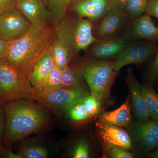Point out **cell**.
<instances>
[{
	"label": "cell",
	"instance_id": "obj_37",
	"mask_svg": "<svg viewBox=\"0 0 158 158\" xmlns=\"http://www.w3.org/2000/svg\"><path fill=\"white\" fill-rule=\"evenodd\" d=\"M3 128V121L2 111L0 110V144H1V138H2V133Z\"/></svg>",
	"mask_w": 158,
	"mask_h": 158
},
{
	"label": "cell",
	"instance_id": "obj_34",
	"mask_svg": "<svg viewBox=\"0 0 158 158\" xmlns=\"http://www.w3.org/2000/svg\"><path fill=\"white\" fill-rule=\"evenodd\" d=\"M0 155L4 158H19L18 155L15 154L9 150H0Z\"/></svg>",
	"mask_w": 158,
	"mask_h": 158
},
{
	"label": "cell",
	"instance_id": "obj_9",
	"mask_svg": "<svg viewBox=\"0 0 158 158\" xmlns=\"http://www.w3.org/2000/svg\"><path fill=\"white\" fill-rule=\"evenodd\" d=\"M122 38L129 42L158 40V27L151 16L144 14L130 19L122 33Z\"/></svg>",
	"mask_w": 158,
	"mask_h": 158
},
{
	"label": "cell",
	"instance_id": "obj_15",
	"mask_svg": "<svg viewBox=\"0 0 158 158\" xmlns=\"http://www.w3.org/2000/svg\"><path fill=\"white\" fill-rule=\"evenodd\" d=\"M129 43L121 37L98 40L88 48V58L97 60L114 58L122 52Z\"/></svg>",
	"mask_w": 158,
	"mask_h": 158
},
{
	"label": "cell",
	"instance_id": "obj_12",
	"mask_svg": "<svg viewBox=\"0 0 158 158\" xmlns=\"http://www.w3.org/2000/svg\"><path fill=\"white\" fill-rule=\"evenodd\" d=\"M114 7V0H73L69 9L79 17L88 19L94 24L99 22Z\"/></svg>",
	"mask_w": 158,
	"mask_h": 158
},
{
	"label": "cell",
	"instance_id": "obj_32",
	"mask_svg": "<svg viewBox=\"0 0 158 158\" xmlns=\"http://www.w3.org/2000/svg\"><path fill=\"white\" fill-rule=\"evenodd\" d=\"M145 13L158 19V0H149Z\"/></svg>",
	"mask_w": 158,
	"mask_h": 158
},
{
	"label": "cell",
	"instance_id": "obj_16",
	"mask_svg": "<svg viewBox=\"0 0 158 158\" xmlns=\"http://www.w3.org/2000/svg\"><path fill=\"white\" fill-rule=\"evenodd\" d=\"M125 81L129 88L131 107L135 118L139 121L150 118L141 92V84L134 75L131 68L127 71Z\"/></svg>",
	"mask_w": 158,
	"mask_h": 158
},
{
	"label": "cell",
	"instance_id": "obj_4",
	"mask_svg": "<svg viewBox=\"0 0 158 158\" xmlns=\"http://www.w3.org/2000/svg\"><path fill=\"white\" fill-rule=\"evenodd\" d=\"M94 27L90 20L75 14L66 15L57 26L56 31L65 41L73 59L77 58L81 51L87 50L98 40L94 35Z\"/></svg>",
	"mask_w": 158,
	"mask_h": 158
},
{
	"label": "cell",
	"instance_id": "obj_22",
	"mask_svg": "<svg viewBox=\"0 0 158 158\" xmlns=\"http://www.w3.org/2000/svg\"><path fill=\"white\" fill-rule=\"evenodd\" d=\"M141 92L150 118L158 120V94L150 84L141 85Z\"/></svg>",
	"mask_w": 158,
	"mask_h": 158
},
{
	"label": "cell",
	"instance_id": "obj_2",
	"mask_svg": "<svg viewBox=\"0 0 158 158\" xmlns=\"http://www.w3.org/2000/svg\"><path fill=\"white\" fill-rule=\"evenodd\" d=\"M5 104L6 123L4 139L9 144L38 131L46 123L42 110L31 101L17 100Z\"/></svg>",
	"mask_w": 158,
	"mask_h": 158
},
{
	"label": "cell",
	"instance_id": "obj_7",
	"mask_svg": "<svg viewBox=\"0 0 158 158\" xmlns=\"http://www.w3.org/2000/svg\"><path fill=\"white\" fill-rule=\"evenodd\" d=\"M158 48L156 41L129 42L122 52L114 58V70L119 72L126 65L144 64L155 56Z\"/></svg>",
	"mask_w": 158,
	"mask_h": 158
},
{
	"label": "cell",
	"instance_id": "obj_10",
	"mask_svg": "<svg viewBox=\"0 0 158 158\" xmlns=\"http://www.w3.org/2000/svg\"><path fill=\"white\" fill-rule=\"evenodd\" d=\"M129 19L126 13L114 7L94 25V35L98 40L119 38Z\"/></svg>",
	"mask_w": 158,
	"mask_h": 158
},
{
	"label": "cell",
	"instance_id": "obj_24",
	"mask_svg": "<svg viewBox=\"0 0 158 158\" xmlns=\"http://www.w3.org/2000/svg\"><path fill=\"white\" fill-rule=\"evenodd\" d=\"M66 111L69 117L73 122L81 123L91 118L85 110L82 98L71 106Z\"/></svg>",
	"mask_w": 158,
	"mask_h": 158
},
{
	"label": "cell",
	"instance_id": "obj_11",
	"mask_svg": "<svg viewBox=\"0 0 158 158\" xmlns=\"http://www.w3.org/2000/svg\"><path fill=\"white\" fill-rule=\"evenodd\" d=\"M31 26L22 13L14 8L0 16V37L8 42L24 35Z\"/></svg>",
	"mask_w": 158,
	"mask_h": 158
},
{
	"label": "cell",
	"instance_id": "obj_29",
	"mask_svg": "<svg viewBox=\"0 0 158 158\" xmlns=\"http://www.w3.org/2000/svg\"><path fill=\"white\" fill-rule=\"evenodd\" d=\"M72 157L88 158L90 156L89 144L85 139H81L74 144L71 152Z\"/></svg>",
	"mask_w": 158,
	"mask_h": 158
},
{
	"label": "cell",
	"instance_id": "obj_30",
	"mask_svg": "<svg viewBox=\"0 0 158 158\" xmlns=\"http://www.w3.org/2000/svg\"><path fill=\"white\" fill-rule=\"evenodd\" d=\"M145 76L150 82L158 80V48L156 53L145 71Z\"/></svg>",
	"mask_w": 158,
	"mask_h": 158
},
{
	"label": "cell",
	"instance_id": "obj_19",
	"mask_svg": "<svg viewBox=\"0 0 158 158\" xmlns=\"http://www.w3.org/2000/svg\"><path fill=\"white\" fill-rule=\"evenodd\" d=\"M55 65L53 57L49 48L36 63L29 77L34 89H36L42 83Z\"/></svg>",
	"mask_w": 158,
	"mask_h": 158
},
{
	"label": "cell",
	"instance_id": "obj_1",
	"mask_svg": "<svg viewBox=\"0 0 158 158\" xmlns=\"http://www.w3.org/2000/svg\"><path fill=\"white\" fill-rule=\"evenodd\" d=\"M54 34L48 24L31 26L23 37L9 42L4 60L29 78L36 63L49 49Z\"/></svg>",
	"mask_w": 158,
	"mask_h": 158
},
{
	"label": "cell",
	"instance_id": "obj_23",
	"mask_svg": "<svg viewBox=\"0 0 158 158\" xmlns=\"http://www.w3.org/2000/svg\"><path fill=\"white\" fill-rule=\"evenodd\" d=\"M62 70L56 65L41 84L34 89L38 93H44L61 88Z\"/></svg>",
	"mask_w": 158,
	"mask_h": 158
},
{
	"label": "cell",
	"instance_id": "obj_20",
	"mask_svg": "<svg viewBox=\"0 0 158 158\" xmlns=\"http://www.w3.org/2000/svg\"><path fill=\"white\" fill-rule=\"evenodd\" d=\"M86 81L80 65H69L62 70L61 87L67 88H86Z\"/></svg>",
	"mask_w": 158,
	"mask_h": 158
},
{
	"label": "cell",
	"instance_id": "obj_8",
	"mask_svg": "<svg viewBox=\"0 0 158 158\" xmlns=\"http://www.w3.org/2000/svg\"><path fill=\"white\" fill-rule=\"evenodd\" d=\"M86 88H61L44 93L34 91V98L52 110L66 111L71 106L88 94Z\"/></svg>",
	"mask_w": 158,
	"mask_h": 158
},
{
	"label": "cell",
	"instance_id": "obj_14",
	"mask_svg": "<svg viewBox=\"0 0 158 158\" xmlns=\"http://www.w3.org/2000/svg\"><path fill=\"white\" fill-rule=\"evenodd\" d=\"M15 8L33 27L48 24L51 14L42 0H16Z\"/></svg>",
	"mask_w": 158,
	"mask_h": 158
},
{
	"label": "cell",
	"instance_id": "obj_17",
	"mask_svg": "<svg viewBox=\"0 0 158 158\" xmlns=\"http://www.w3.org/2000/svg\"><path fill=\"white\" fill-rule=\"evenodd\" d=\"M128 97L121 106L113 111L102 113L99 119L118 127L126 128L128 127L132 122L131 96Z\"/></svg>",
	"mask_w": 158,
	"mask_h": 158
},
{
	"label": "cell",
	"instance_id": "obj_35",
	"mask_svg": "<svg viewBox=\"0 0 158 158\" xmlns=\"http://www.w3.org/2000/svg\"><path fill=\"white\" fill-rule=\"evenodd\" d=\"M128 0H114L116 7L126 13V7Z\"/></svg>",
	"mask_w": 158,
	"mask_h": 158
},
{
	"label": "cell",
	"instance_id": "obj_21",
	"mask_svg": "<svg viewBox=\"0 0 158 158\" xmlns=\"http://www.w3.org/2000/svg\"><path fill=\"white\" fill-rule=\"evenodd\" d=\"M49 9L51 19L57 26L66 16L73 0H44Z\"/></svg>",
	"mask_w": 158,
	"mask_h": 158
},
{
	"label": "cell",
	"instance_id": "obj_33",
	"mask_svg": "<svg viewBox=\"0 0 158 158\" xmlns=\"http://www.w3.org/2000/svg\"><path fill=\"white\" fill-rule=\"evenodd\" d=\"M9 42L2 39L0 37V61L4 59L6 56Z\"/></svg>",
	"mask_w": 158,
	"mask_h": 158
},
{
	"label": "cell",
	"instance_id": "obj_36",
	"mask_svg": "<svg viewBox=\"0 0 158 158\" xmlns=\"http://www.w3.org/2000/svg\"><path fill=\"white\" fill-rule=\"evenodd\" d=\"M148 158H158V147L157 148L156 150L153 152H149L146 155Z\"/></svg>",
	"mask_w": 158,
	"mask_h": 158
},
{
	"label": "cell",
	"instance_id": "obj_3",
	"mask_svg": "<svg viewBox=\"0 0 158 158\" xmlns=\"http://www.w3.org/2000/svg\"><path fill=\"white\" fill-rule=\"evenodd\" d=\"M114 60L88 58L79 65L90 93L102 105L110 104L112 102L110 91L118 73L114 70Z\"/></svg>",
	"mask_w": 158,
	"mask_h": 158
},
{
	"label": "cell",
	"instance_id": "obj_13",
	"mask_svg": "<svg viewBox=\"0 0 158 158\" xmlns=\"http://www.w3.org/2000/svg\"><path fill=\"white\" fill-rule=\"evenodd\" d=\"M98 135L104 145H113L127 150H133L131 138L127 131L98 119L96 123Z\"/></svg>",
	"mask_w": 158,
	"mask_h": 158
},
{
	"label": "cell",
	"instance_id": "obj_31",
	"mask_svg": "<svg viewBox=\"0 0 158 158\" xmlns=\"http://www.w3.org/2000/svg\"><path fill=\"white\" fill-rule=\"evenodd\" d=\"M16 0H0V16L7 11L14 9Z\"/></svg>",
	"mask_w": 158,
	"mask_h": 158
},
{
	"label": "cell",
	"instance_id": "obj_27",
	"mask_svg": "<svg viewBox=\"0 0 158 158\" xmlns=\"http://www.w3.org/2000/svg\"><path fill=\"white\" fill-rule=\"evenodd\" d=\"M82 102L87 113L90 118L96 116L101 112V102L91 93H88L82 98Z\"/></svg>",
	"mask_w": 158,
	"mask_h": 158
},
{
	"label": "cell",
	"instance_id": "obj_6",
	"mask_svg": "<svg viewBox=\"0 0 158 158\" xmlns=\"http://www.w3.org/2000/svg\"><path fill=\"white\" fill-rule=\"evenodd\" d=\"M127 131L131 138L133 150L145 156L158 147V120L148 118L132 122Z\"/></svg>",
	"mask_w": 158,
	"mask_h": 158
},
{
	"label": "cell",
	"instance_id": "obj_18",
	"mask_svg": "<svg viewBox=\"0 0 158 158\" xmlns=\"http://www.w3.org/2000/svg\"><path fill=\"white\" fill-rule=\"evenodd\" d=\"M49 48L53 57L55 65L61 70L68 66L71 61L73 60L65 41L56 31Z\"/></svg>",
	"mask_w": 158,
	"mask_h": 158
},
{
	"label": "cell",
	"instance_id": "obj_28",
	"mask_svg": "<svg viewBox=\"0 0 158 158\" xmlns=\"http://www.w3.org/2000/svg\"><path fill=\"white\" fill-rule=\"evenodd\" d=\"M105 153L107 157L111 158H134L137 156L129 151L113 145H105Z\"/></svg>",
	"mask_w": 158,
	"mask_h": 158
},
{
	"label": "cell",
	"instance_id": "obj_5",
	"mask_svg": "<svg viewBox=\"0 0 158 158\" xmlns=\"http://www.w3.org/2000/svg\"><path fill=\"white\" fill-rule=\"evenodd\" d=\"M29 78L4 59L0 61V103L17 100H34Z\"/></svg>",
	"mask_w": 158,
	"mask_h": 158
},
{
	"label": "cell",
	"instance_id": "obj_25",
	"mask_svg": "<svg viewBox=\"0 0 158 158\" xmlns=\"http://www.w3.org/2000/svg\"><path fill=\"white\" fill-rule=\"evenodd\" d=\"M18 155L19 158H45L48 156V151L41 145L31 144L21 148Z\"/></svg>",
	"mask_w": 158,
	"mask_h": 158
},
{
	"label": "cell",
	"instance_id": "obj_26",
	"mask_svg": "<svg viewBox=\"0 0 158 158\" xmlns=\"http://www.w3.org/2000/svg\"><path fill=\"white\" fill-rule=\"evenodd\" d=\"M149 0H128L126 7V13L132 19L144 14Z\"/></svg>",
	"mask_w": 158,
	"mask_h": 158
}]
</instances>
